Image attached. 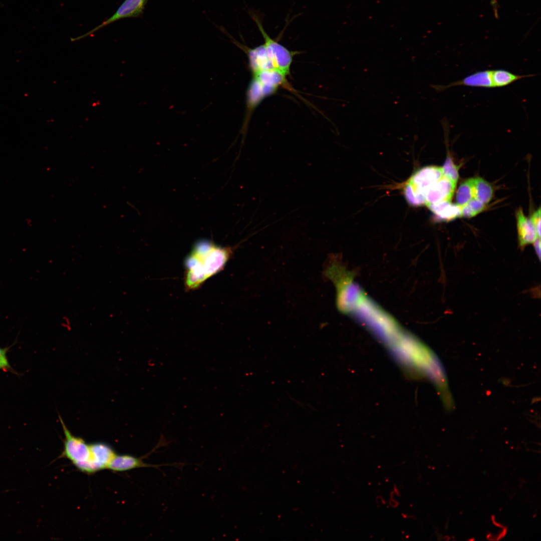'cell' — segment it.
<instances>
[{"label":"cell","mask_w":541,"mask_h":541,"mask_svg":"<svg viewBox=\"0 0 541 541\" xmlns=\"http://www.w3.org/2000/svg\"><path fill=\"white\" fill-rule=\"evenodd\" d=\"M232 253L231 248L222 247L211 240L203 239L197 241L185 259V289H196L220 272Z\"/></svg>","instance_id":"obj_1"},{"label":"cell","mask_w":541,"mask_h":541,"mask_svg":"<svg viewBox=\"0 0 541 541\" xmlns=\"http://www.w3.org/2000/svg\"><path fill=\"white\" fill-rule=\"evenodd\" d=\"M252 76L246 93V114L243 129L253 110L286 83V77L276 70L263 71Z\"/></svg>","instance_id":"obj_2"},{"label":"cell","mask_w":541,"mask_h":541,"mask_svg":"<svg viewBox=\"0 0 541 541\" xmlns=\"http://www.w3.org/2000/svg\"><path fill=\"white\" fill-rule=\"evenodd\" d=\"M442 177V168L439 166H428L418 170L405 186L404 194L407 201L413 206L425 204V191Z\"/></svg>","instance_id":"obj_3"},{"label":"cell","mask_w":541,"mask_h":541,"mask_svg":"<svg viewBox=\"0 0 541 541\" xmlns=\"http://www.w3.org/2000/svg\"><path fill=\"white\" fill-rule=\"evenodd\" d=\"M264 39V45L274 69L285 76L290 73L293 57L297 53L289 50L287 48L272 39L266 33L260 19L252 13L251 15Z\"/></svg>","instance_id":"obj_4"},{"label":"cell","mask_w":541,"mask_h":541,"mask_svg":"<svg viewBox=\"0 0 541 541\" xmlns=\"http://www.w3.org/2000/svg\"><path fill=\"white\" fill-rule=\"evenodd\" d=\"M59 419L65 436L63 450L59 458L69 459L75 467L88 461H92L90 444L82 438L73 435L60 415Z\"/></svg>","instance_id":"obj_5"},{"label":"cell","mask_w":541,"mask_h":541,"mask_svg":"<svg viewBox=\"0 0 541 541\" xmlns=\"http://www.w3.org/2000/svg\"><path fill=\"white\" fill-rule=\"evenodd\" d=\"M166 440L161 437L160 440L158 442L156 446L152 450V451L149 452L145 456L149 455L152 453L155 452L158 448H161L165 445ZM145 456H142L140 457H135L130 455H117L114 457L111 460L109 464L107 466V469L112 470L114 472H123L129 471L132 469L142 468V467H153L159 469L161 466H177L180 465L181 463H174V464H151L145 463L143 461V459Z\"/></svg>","instance_id":"obj_6"},{"label":"cell","mask_w":541,"mask_h":541,"mask_svg":"<svg viewBox=\"0 0 541 541\" xmlns=\"http://www.w3.org/2000/svg\"><path fill=\"white\" fill-rule=\"evenodd\" d=\"M148 0H125L116 12L109 18L85 34L71 38L76 41L93 35L95 32L119 20L140 17L143 13Z\"/></svg>","instance_id":"obj_7"},{"label":"cell","mask_w":541,"mask_h":541,"mask_svg":"<svg viewBox=\"0 0 541 541\" xmlns=\"http://www.w3.org/2000/svg\"><path fill=\"white\" fill-rule=\"evenodd\" d=\"M232 43L247 55L249 68L252 75L265 71L275 70L272 65L264 44L250 48L240 43L227 34Z\"/></svg>","instance_id":"obj_8"},{"label":"cell","mask_w":541,"mask_h":541,"mask_svg":"<svg viewBox=\"0 0 541 541\" xmlns=\"http://www.w3.org/2000/svg\"><path fill=\"white\" fill-rule=\"evenodd\" d=\"M491 71L492 70H486L475 72L461 80L453 82L448 85H433L432 87L437 92L458 86L492 88L494 87L492 80Z\"/></svg>","instance_id":"obj_9"},{"label":"cell","mask_w":541,"mask_h":541,"mask_svg":"<svg viewBox=\"0 0 541 541\" xmlns=\"http://www.w3.org/2000/svg\"><path fill=\"white\" fill-rule=\"evenodd\" d=\"M456 183L443 176L425 191V205L443 201H451Z\"/></svg>","instance_id":"obj_10"},{"label":"cell","mask_w":541,"mask_h":541,"mask_svg":"<svg viewBox=\"0 0 541 541\" xmlns=\"http://www.w3.org/2000/svg\"><path fill=\"white\" fill-rule=\"evenodd\" d=\"M516 218L519 244L523 248L527 245L533 243L539 237L530 219L524 215L521 208L516 211Z\"/></svg>","instance_id":"obj_11"},{"label":"cell","mask_w":541,"mask_h":541,"mask_svg":"<svg viewBox=\"0 0 541 541\" xmlns=\"http://www.w3.org/2000/svg\"><path fill=\"white\" fill-rule=\"evenodd\" d=\"M91 460L97 467L99 471L107 469L111 460L116 455L113 448L103 442H95L90 444Z\"/></svg>","instance_id":"obj_12"},{"label":"cell","mask_w":541,"mask_h":541,"mask_svg":"<svg viewBox=\"0 0 541 541\" xmlns=\"http://www.w3.org/2000/svg\"><path fill=\"white\" fill-rule=\"evenodd\" d=\"M428 208L440 219L452 220L461 216V207L451 201H443L427 205Z\"/></svg>","instance_id":"obj_13"},{"label":"cell","mask_w":541,"mask_h":541,"mask_svg":"<svg viewBox=\"0 0 541 541\" xmlns=\"http://www.w3.org/2000/svg\"><path fill=\"white\" fill-rule=\"evenodd\" d=\"M534 75H519L503 69L492 70L491 77L494 88L503 87L522 78Z\"/></svg>","instance_id":"obj_14"},{"label":"cell","mask_w":541,"mask_h":541,"mask_svg":"<svg viewBox=\"0 0 541 541\" xmlns=\"http://www.w3.org/2000/svg\"><path fill=\"white\" fill-rule=\"evenodd\" d=\"M474 198L486 204L492 198V186L482 178H473Z\"/></svg>","instance_id":"obj_15"},{"label":"cell","mask_w":541,"mask_h":541,"mask_svg":"<svg viewBox=\"0 0 541 541\" xmlns=\"http://www.w3.org/2000/svg\"><path fill=\"white\" fill-rule=\"evenodd\" d=\"M474 198L473 178L464 181L458 187L456 196V204L461 207Z\"/></svg>","instance_id":"obj_16"},{"label":"cell","mask_w":541,"mask_h":541,"mask_svg":"<svg viewBox=\"0 0 541 541\" xmlns=\"http://www.w3.org/2000/svg\"><path fill=\"white\" fill-rule=\"evenodd\" d=\"M485 208V204L473 198L466 204L461 207V216L472 217L482 212Z\"/></svg>","instance_id":"obj_17"},{"label":"cell","mask_w":541,"mask_h":541,"mask_svg":"<svg viewBox=\"0 0 541 541\" xmlns=\"http://www.w3.org/2000/svg\"><path fill=\"white\" fill-rule=\"evenodd\" d=\"M442 168L443 176L457 183L459 178L458 167L453 161L451 157L448 155Z\"/></svg>","instance_id":"obj_18"},{"label":"cell","mask_w":541,"mask_h":541,"mask_svg":"<svg viewBox=\"0 0 541 541\" xmlns=\"http://www.w3.org/2000/svg\"><path fill=\"white\" fill-rule=\"evenodd\" d=\"M533 224L538 237L540 236V208L533 212L530 218Z\"/></svg>","instance_id":"obj_19"},{"label":"cell","mask_w":541,"mask_h":541,"mask_svg":"<svg viewBox=\"0 0 541 541\" xmlns=\"http://www.w3.org/2000/svg\"><path fill=\"white\" fill-rule=\"evenodd\" d=\"M0 370H3L5 371L14 372L13 368L10 366L8 360H4L0 359Z\"/></svg>","instance_id":"obj_20"},{"label":"cell","mask_w":541,"mask_h":541,"mask_svg":"<svg viewBox=\"0 0 541 541\" xmlns=\"http://www.w3.org/2000/svg\"><path fill=\"white\" fill-rule=\"evenodd\" d=\"M534 248L539 259H540V237H537L533 242Z\"/></svg>","instance_id":"obj_21"},{"label":"cell","mask_w":541,"mask_h":541,"mask_svg":"<svg viewBox=\"0 0 541 541\" xmlns=\"http://www.w3.org/2000/svg\"><path fill=\"white\" fill-rule=\"evenodd\" d=\"M9 348H2L0 347V359L7 360V353Z\"/></svg>","instance_id":"obj_22"},{"label":"cell","mask_w":541,"mask_h":541,"mask_svg":"<svg viewBox=\"0 0 541 541\" xmlns=\"http://www.w3.org/2000/svg\"><path fill=\"white\" fill-rule=\"evenodd\" d=\"M63 321H64L63 323L62 324L63 325L64 327H67V328H70V320H69V318H68L66 316H64V317L63 318Z\"/></svg>","instance_id":"obj_23"},{"label":"cell","mask_w":541,"mask_h":541,"mask_svg":"<svg viewBox=\"0 0 541 541\" xmlns=\"http://www.w3.org/2000/svg\"><path fill=\"white\" fill-rule=\"evenodd\" d=\"M491 4L492 6L494 13L497 12L498 9L497 0H491Z\"/></svg>","instance_id":"obj_24"}]
</instances>
